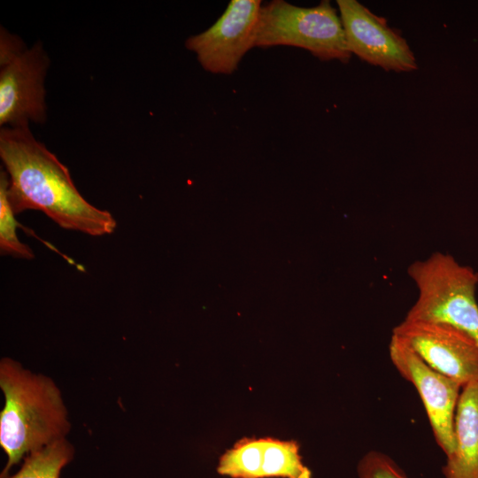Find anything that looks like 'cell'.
I'll return each instance as SVG.
<instances>
[{"mask_svg": "<svg viewBox=\"0 0 478 478\" xmlns=\"http://www.w3.org/2000/svg\"><path fill=\"white\" fill-rule=\"evenodd\" d=\"M0 157L8 173L7 194L15 214L41 211L59 227L92 236L115 230L112 213L81 196L68 168L34 137L28 125L1 129Z\"/></svg>", "mask_w": 478, "mask_h": 478, "instance_id": "1", "label": "cell"}, {"mask_svg": "<svg viewBox=\"0 0 478 478\" xmlns=\"http://www.w3.org/2000/svg\"><path fill=\"white\" fill-rule=\"evenodd\" d=\"M0 445L7 462L0 478L29 453L65 438L70 430L61 392L48 376L25 369L12 358L0 361Z\"/></svg>", "mask_w": 478, "mask_h": 478, "instance_id": "2", "label": "cell"}, {"mask_svg": "<svg viewBox=\"0 0 478 478\" xmlns=\"http://www.w3.org/2000/svg\"><path fill=\"white\" fill-rule=\"evenodd\" d=\"M407 274L418 297L405 319L451 325L478 343V272L450 254L436 251L412 262Z\"/></svg>", "mask_w": 478, "mask_h": 478, "instance_id": "3", "label": "cell"}, {"mask_svg": "<svg viewBox=\"0 0 478 478\" xmlns=\"http://www.w3.org/2000/svg\"><path fill=\"white\" fill-rule=\"evenodd\" d=\"M292 46L305 49L320 60L347 63L350 52L343 24L329 1L306 8L283 0L262 5L255 47Z\"/></svg>", "mask_w": 478, "mask_h": 478, "instance_id": "4", "label": "cell"}, {"mask_svg": "<svg viewBox=\"0 0 478 478\" xmlns=\"http://www.w3.org/2000/svg\"><path fill=\"white\" fill-rule=\"evenodd\" d=\"M0 66V125L43 123L49 58L42 43L27 49L18 36L1 28Z\"/></svg>", "mask_w": 478, "mask_h": 478, "instance_id": "5", "label": "cell"}, {"mask_svg": "<svg viewBox=\"0 0 478 478\" xmlns=\"http://www.w3.org/2000/svg\"><path fill=\"white\" fill-rule=\"evenodd\" d=\"M389 355L400 375L419 393L435 439L449 457L455 450L454 417L462 385L435 370L394 335L389 343Z\"/></svg>", "mask_w": 478, "mask_h": 478, "instance_id": "6", "label": "cell"}, {"mask_svg": "<svg viewBox=\"0 0 478 478\" xmlns=\"http://www.w3.org/2000/svg\"><path fill=\"white\" fill-rule=\"evenodd\" d=\"M428 365L462 387L478 381V343L451 325L404 319L392 330Z\"/></svg>", "mask_w": 478, "mask_h": 478, "instance_id": "7", "label": "cell"}, {"mask_svg": "<svg viewBox=\"0 0 478 478\" xmlns=\"http://www.w3.org/2000/svg\"><path fill=\"white\" fill-rule=\"evenodd\" d=\"M259 0H232L219 19L205 31L186 40L201 66L216 74H231L243 56L255 47L261 9Z\"/></svg>", "mask_w": 478, "mask_h": 478, "instance_id": "8", "label": "cell"}, {"mask_svg": "<svg viewBox=\"0 0 478 478\" xmlns=\"http://www.w3.org/2000/svg\"><path fill=\"white\" fill-rule=\"evenodd\" d=\"M351 53L386 71L412 72L418 68L416 58L406 40L356 0L336 1Z\"/></svg>", "mask_w": 478, "mask_h": 478, "instance_id": "9", "label": "cell"}, {"mask_svg": "<svg viewBox=\"0 0 478 478\" xmlns=\"http://www.w3.org/2000/svg\"><path fill=\"white\" fill-rule=\"evenodd\" d=\"M455 450L442 468L444 478H478V381L461 389L454 417Z\"/></svg>", "mask_w": 478, "mask_h": 478, "instance_id": "10", "label": "cell"}, {"mask_svg": "<svg viewBox=\"0 0 478 478\" xmlns=\"http://www.w3.org/2000/svg\"><path fill=\"white\" fill-rule=\"evenodd\" d=\"M262 439V478H312V472L303 463L296 441Z\"/></svg>", "mask_w": 478, "mask_h": 478, "instance_id": "11", "label": "cell"}, {"mask_svg": "<svg viewBox=\"0 0 478 478\" xmlns=\"http://www.w3.org/2000/svg\"><path fill=\"white\" fill-rule=\"evenodd\" d=\"M74 457V448L61 438L27 455L19 471L9 478H60L62 469Z\"/></svg>", "mask_w": 478, "mask_h": 478, "instance_id": "12", "label": "cell"}, {"mask_svg": "<svg viewBox=\"0 0 478 478\" xmlns=\"http://www.w3.org/2000/svg\"><path fill=\"white\" fill-rule=\"evenodd\" d=\"M262 438H243L220 459L217 472L231 478H262Z\"/></svg>", "mask_w": 478, "mask_h": 478, "instance_id": "13", "label": "cell"}, {"mask_svg": "<svg viewBox=\"0 0 478 478\" xmlns=\"http://www.w3.org/2000/svg\"><path fill=\"white\" fill-rule=\"evenodd\" d=\"M9 177L6 172L0 174V250L2 254L16 258L33 259L34 252L30 247L21 243L16 234L19 227L8 198Z\"/></svg>", "mask_w": 478, "mask_h": 478, "instance_id": "14", "label": "cell"}, {"mask_svg": "<svg viewBox=\"0 0 478 478\" xmlns=\"http://www.w3.org/2000/svg\"><path fill=\"white\" fill-rule=\"evenodd\" d=\"M358 478H409L389 455L378 451L366 452L358 461Z\"/></svg>", "mask_w": 478, "mask_h": 478, "instance_id": "15", "label": "cell"}]
</instances>
